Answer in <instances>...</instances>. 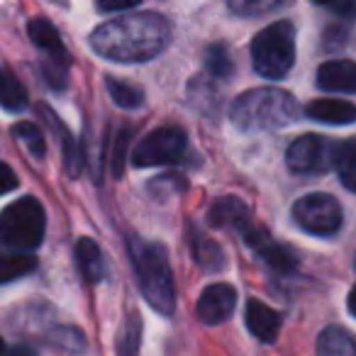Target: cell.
Returning a JSON list of instances; mask_svg holds the SVG:
<instances>
[{
	"instance_id": "1",
	"label": "cell",
	"mask_w": 356,
	"mask_h": 356,
	"mask_svg": "<svg viewBox=\"0 0 356 356\" xmlns=\"http://www.w3.org/2000/svg\"><path fill=\"white\" fill-rule=\"evenodd\" d=\"M171 42V22L159 13H132L108 20L90 35V47L103 59L137 64L159 56Z\"/></svg>"
},
{
	"instance_id": "2",
	"label": "cell",
	"mask_w": 356,
	"mask_h": 356,
	"mask_svg": "<svg viewBox=\"0 0 356 356\" xmlns=\"http://www.w3.org/2000/svg\"><path fill=\"white\" fill-rule=\"evenodd\" d=\"M127 252L144 300L161 315H173V310H176V288H173L171 266H168V257L163 247L147 242L139 234H129Z\"/></svg>"
},
{
	"instance_id": "3",
	"label": "cell",
	"mask_w": 356,
	"mask_h": 356,
	"mask_svg": "<svg viewBox=\"0 0 356 356\" xmlns=\"http://www.w3.org/2000/svg\"><path fill=\"white\" fill-rule=\"evenodd\" d=\"M298 100L281 88H254L232 103V122L242 132L278 129L298 120Z\"/></svg>"
},
{
	"instance_id": "4",
	"label": "cell",
	"mask_w": 356,
	"mask_h": 356,
	"mask_svg": "<svg viewBox=\"0 0 356 356\" xmlns=\"http://www.w3.org/2000/svg\"><path fill=\"white\" fill-rule=\"evenodd\" d=\"M254 71L264 79H283L296 64V27L288 20H276L252 40Z\"/></svg>"
},
{
	"instance_id": "5",
	"label": "cell",
	"mask_w": 356,
	"mask_h": 356,
	"mask_svg": "<svg viewBox=\"0 0 356 356\" xmlns=\"http://www.w3.org/2000/svg\"><path fill=\"white\" fill-rule=\"evenodd\" d=\"M47 215L40 200L32 195H22L20 200L8 205L0 213V239L8 247L22 254H30L44 242Z\"/></svg>"
},
{
	"instance_id": "6",
	"label": "cell",
	"mask_w": 356,
	"mask_h": 356,
	"mask_svg": "<svg viewBox=\"0 0 356 356\" xmlns=\"http://www.w3.org/2000/svg\"><path fill=\"white\" fill-rule=\"evenodd\" d=\"M188 152V139L186 132L178 127H159L149 132L142 142L134 147L132 163L137 168H154V166H171V163L184 161Z\"/></svg>"
},
{
	"instance_id": "7",
	"label": "cell",
	"mask_w": 356,
	"mask_h": 356,
	"mask_svg": "<svg viewBox=\"0 0 356 356\" xmlns=\"http://www.w3.org/2000/svg\"><path fill=\"white\" fill-rule=\"evenodd\" d=\"M27 35H30L32 44L40 51H44V56H47L44 66H42V71H44V76H47V83L54 90H64L71 56H69V51H66L64 42H61L59 30H56L47 17H35V20L27 25Z\"/></svg>"
},
{
	"instance_id": "8",
	"label": "cell",
	"mask_w": 356,
	"mask_h": 356,
	"mask_svg": "<svg viewBox=\"0 0 356 356\" xmlns=\"http://www.w3.org/2000/svg\"><path fill=\"white\" fill-rule=\"evenodd\" d=\"M293 220L307 234L330 237L341 227V205L334 195L307 193L293 205Z\"/></svg>"
},
{
	"instance_id": "9",
	"label": "cell",
	"mask_w": 356,
	"mask_h": 356,
	"mask_svg": "<svg viewBox=\"0 0 356 356\" xmlns=\"http://www.w3.org/2000/svg\"><path fill=\"white\" fill-rule=\"evenodd\" d=\"M337 147L339 142H332L322 134H302L288 147L286 166L293 173H325L334 168Z\"/></svg>"
},
{
	"instance_id": "10",
	"label": "cell",
	"mask_w": 356,
	"mask_h": 356,
	"mask_svg": "<svg viewBox=\"0 0 356 356\" xmlns=\"http://www.w3.org/2000/svg\"><path fill=\"white\" fill-rule=\"evenodd\" d=\"M242 237H244V242L249 244V249H252V252L257 254V257L261 259V261L266 264L271 271H276V273L296 271V266H298L296 252H293V249H288L286 244L273 242L264 227H259V225L252 222L242 232Z\"/></svg>"
},
{
	"instance_id": "11",
	"label": "cell",
	"mask_w": 356,
	"mask_h": 356,
	"mask_svg": "<svg viewBox=\"0 0 356 356\" xmlns=\"http://www.w3.org/2000/svg\"><path fill=\"white\" fill-rule=\"evenodd\" d=\"M237 307V291L229 283H213L200 293L195 302V317L203 325H220L229 320Z\"/></svg>"
},
{
	"instance_id": "12",
	"label": "cell",
	"mask_w": 356,
	"mask_h": 356,
	"mask_svg": "<svg viewBox=\"0 0 356 356\" xmlns=\"http://www.w3.org/2000/svg\"><path fill=\"white\" fill-rule=\"evenodd\" d=\"M208 225L218 229H234L242 234L252 225V213H249L247 203L239 200L237 195H225L210 208Z\"/></svg>"
},
{
	"instance_id": "13",
	"label": "cell",
	"mask_w": 356,
	"mask_h": 356,
	"mask_svg": "<svg viewBox=\"0 0 356 356\" xmlns=\"http://www.w3.org/2000/svg\"><path fill=\"white\" fill-rule=\"evenodd\" d=\"M317 86L325 93H356V61H325L317 69Z\"/></svg>"
},
{
	"instance_id": "14",
	"label": "cell",
	"mask_w": 356,
	"mask_h": 356,
	"mask_svg": "<svg viewBox=\"0 0 356 356\" xmlns=\"http://www.w3.org/2000/svg\"><path fill=\"white\" fill-rule=\"evenodd\" d=\"M244 322H247L249 332L257 337L264 344H273L278 339L281 332V312H276L273 307H268L261 300H249L247 312H244Z\"/></svg>"
},
{
	"instance_id": "15",
	"label": "cell",
	"mask_w": 356,
	"mask_h": 356,
	"mask_svg": "<svg viewBox=\"0 0 356 356\" xmlns=\"http://www.w3.org/2000/svg\"><path fill=\"white\" fill-rule=\"evenodd\" d=\"M305 115L325 124H351L356 122V105L339 98H320L305 105Z\"/></svg>"
},
{
	"instance_id": "16",
	"label": "cell",
	"mask_w": 356,
	"mask_h": 356,
	"mask_svg": "<svg viewBox=\"0 0 356 356\" xmlns=\"http://www.w3.org/2000/svg\"><path fill=\"white\" fill-rule=\"evenodd\" d=\"M76 264L88 283H100L105 278V257L100 247L90 237H83L76 242Z\"/></svg>"
},
{
	"instance_id": "17",
	"label": "cell",
	"mask_w": 356,
	"mask_h": 356,
	"mask_svg": "<svg viewBox=\"0 0 356 356\" xmlns=\"http://www.w3.org/2000/svg\"><path fill=\"white\" fill-rule=\"evenodd\" d=\"M317 356H356V339L344 327H327L317 337Z\"/></svg>"
},
{
	"instance_id": "18",
	"label": "cell",
	"mask_w": 356,
	"mask_h": 356,
	"mask_svg": "<svg viewBox=\"0 0 356 356\" xmlns=\"http://www.w3.org/2000/svg\"><path fill=\"white\" fill-rule=\"evenodd\" d=\"M42 113L47 115V122L51 124V129H54L56 134H59V144L64 147V161H66V171L71 173V178H76L81 173V166H83V161H81L79 156V147H76L74 137L69 134V129L64 127V124L56 120V115L51 113L49 108H42Z\"/></svg>"
},
{
	"instance_id": "19",
	"label": "cell",
	"mask_w": 356,
	"mask_h": 356,
	"mask_svg": "<svg viewBox=\"0 0 356 356\" xmlns=\"http://www.w3.org/2000/svg\"><path fill=\"white\" fill-rule=\"evenodd\" d=\"M334 168H337V173H339L341 186L349 188L351 193H356V137L346 139V142H339Z\"/></svg>"
},
{
	"instance_id": "20",
	"label": "cell",
	"mask_w": 356,
	"mask_h": 356,
	"mask_svg": "<svg viewBox=\"0 0 356 356\" xmlns=\"http://www.w3.org/2000/svg\"><path fill=\"white\" fill-rule=\"evenodd\" d=\"M0 105L10 113H20L27 105V90L10 71H0Z\"/></svg>"
},
{
	"instance_id": "21",
	"label": "cell",
	"mask_w": 356,
	"mask_h": 356,
	"mask_svg": "<svg viewBox=\"0 0 356 356\" xmlns=\"http://www.w3.org/2000/svg\"><path fill=\"white\" fill-rule=\"evenodd\" d=\"M37 268L35 254H3L0 257V283H10Z\"/></svg>"
},
{
	"instance_id": "22",
	"label": "cell",
	"mask_w": 356,
	"mask_h": 356,
	"mask_svg": "<svg viewBox=\"0 0 356 356\" xmlns=\"http://www.w3.org/2000/svg\"><path fill=\"white\" fill-rule=\"evenodd\" d=\"M142 344V320L134 312L124 317L118 337V356H137Z\"/></svg>"
},
{
	"instance_id": "23",
	"label": "cell",
	"mask_w": 356,
	"mask_h": 356,
	"mask_svg": "<svg viewBox=\"0 0 356 356\" xmlns=\"http://www.w3.org/2000/svg\"><path fill=\"white\" fill-rule=\"evenodd\" d=\"M13 137L27 149L35 159H42L47 152V144H44V134L37 124L32 122H15L13 124Z\"/></svg>"
},
{
	"instance_id": "24",
	"label": "cell",
	"mask_w": 356,
	"mask_h": 356,
	"mask_svg": "<svg viewBox=\"0 0 356 356\" xmlns=\"http://www.w3.org/2000/svg\"><path fill=\"white\" fill-rule=\"evenodd\" d=\"M105 86H108V93L113 95V100L120 105V108L124 110H134L142 105V90L132 88V86L122 83L120 79H113V76H108L105 79Z\"/></svg>"
},
{
	"instance_id": "25",
	"label": "cell",
	"mask_w": 356,
	"mask_h": 356,
	"mask_svg": "<svg viewBox=\"0 0 356 356\" xmlns=\"http://www.w3.org/2000/svg\"><path fill=\"white\" fill-rule=\"evenodd\" d=\"M193 254H195V261L205 268H218L225 264L222 249L215 242H210V239L198 237V234H193Z\"/></svg>"
},
{
	"instance_id": "26",
	"label": "cell",
	"mask_w": 356,
	"mask_h": 356,
	"mask_svg": "<svg viewBox=\"0 0 356 356\" xmlns=\"http://www.w3.org/2000/svg\"><path fill=\"white\" fill-rule=\"evenodd\" d=\"M205 69L210 71L213 79H227L232 74V59L222 44H213L205 51Z\"/></svg>"
},
{
	"instance_id": "27",
	"label": "cell",
	"mask_w": 356,
	"mask_h": 356,
	"mask_svg": "<svg viewBox=\"0 0 356 356\" xmlns=\"http://www.w3.org/2000/svg\"><path fill=\"white\" fill-rule=\"evenodd\" d=\"M283 3L278 0H229V10L237 13L242 17H254V15H266V13L278 10Z\"/></svg>"
},
{
	"instance_id": "28",
	"label": "cell",
	"mask_w": 356,
	"mask_h": 356,
	"mask_svg": "<svg viewBox=\"0 0 356 356\" xmlns=\"http://www.w3.org/2000/svg\"><path fill=\"white\" fill-rule=\"evenodd\" d=\"M51 341L69 351H81L83 349V334L74 327H64V330H54L51 332Z\"/></svg>"
},
{
	"instance_id": "29",
	"label": "cell",
	"mask_w": 356,
	"mask_h": 356,
	"mask_svg": "<svg viewBox=\"0 0 356 356\" xmlns=\"http://www.w3.org/2000/svg\"><path fill=\"white\" fill-rule=\"evenodd\" d=\"M127 142H129V127H122L118 144H115V152H113V173H115V176H122V168H124V149H127Z\"/></svg>"
},
{
	"instance_id": "30",
	"label": "cell",
	"mask_w": 356,
	"mask_h": 356,
	"mask_svg": "<svg viewBox=\"0 0 356 356\" xmlns=\"http://www.w3.org/2000/svg\"><path fill=\"white\" fill-rule=\"evenodd\" d=\"M17 186H20V181H17L15 171H13V168L8 166L6 161H0V195L13 193Z\"/></svg>"
},
{
	"instance_id": "31",
	"label": "cell",
	"mask_w": 356,
	"mask_h": 356,
	"mask_svg": "<svg viewBox=\"0 0 356 356\" xmlns=\"http://www.w3.org/2000/svg\"><path fill=\"white\" fill-rule=\"evenodd\" d=\"M137 3L134 0H120V3H98V10L100 13H127V10H134Z\"/></svg>"
},
{
	"instance_id": "32",
	"label": "cell",
	"mask_w": 356,
	"mask_h": 356,
	"mask_svg": "<svg viewBox=\"0 0 356 356\" xmlns=\"http://www.w3.org/2000/svg\"><path fill=\"white\" fill-rule=\"evenodd\" d=\"M325 8L332 13H339V15H356V3H330Z\"/></svg>"
},
{
	"instance_id": "33",
	"label": "cell",
	"mask_w": 356,
	"mask_h": 356,
	"mask_svg": "<svg viewBox=\"0 0 356 356\" xmlns=\"http://www.w3.org/2000/svg\"><path fill=\"white\" fill-rule=\"evenodd\" d=\"M8 356H40V354H37L35 346H30V344H17V346H13L10 354H8Z\"/></svg>"
},
{
	"instance_id": "34",
	"label": "cell",
	"mask_w": 356,
	"mask_h": 356,
	"mask_svg": "<svg viewBox=\"0 0 356 356\" xmlns=\"http://www.w3.org/2000/svg\"><path fill=\"white\" fill-rule=\"evenodd\" d=\"M346 307H349V312L356 317V286L349 291V298H346Z\"/></svg>"
},
{
	"instance_id": "35",
	"label": "cell",
	"mask_w": 356,
	"mask_h": 356,
	"mask_svg": "<svg viewBox=\"0 0 356 356\" xmlns=\"http://www.w3.org/2000/svg\"><path fill=\"white\" fill-rule=\"evenodd\" d=\"M0 356H6V341H3V337H0Z\"/></svg>"
},
{
	"instance_id": "36",
	"label": "cell",
	"mask_w": 356,
	"mask_h": 356,
	"mask_svg": "<svg viewBox=\"0 0 356 356\" xmlns=\"http://www.w3.org/2000/svg\"><path fill=\"white\" fill-rule=\"evenodd\" d=\"M354 266H356V261H354Z\"/></svg>"
},
{
	"instance_id": "37",
	"label": "cell",
	"mask_w": 356,
	"mask_h": 356,
	"mask_svg": "<svg viewBox=\"0 0 356 356\" xmlns=\"http://www.w3.org/2000/svg\"><path fill=\"white\" fill-rule=\"evenodd\" d=\"M0 71H3V69H0Z\"/></svg>"
}]
</instances>
